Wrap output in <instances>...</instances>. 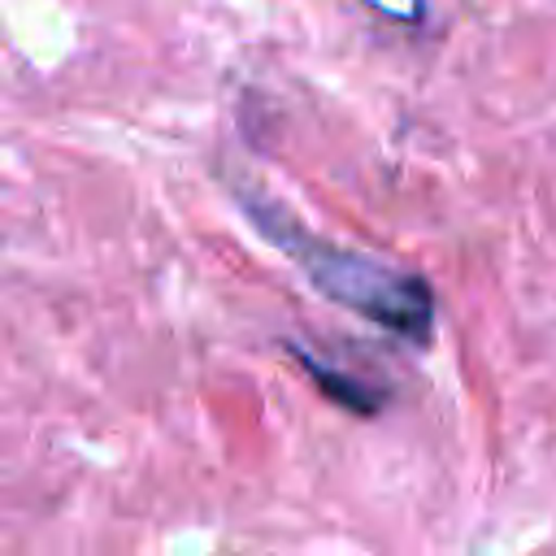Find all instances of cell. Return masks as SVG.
<instances>
[{
  "instance_id": "1",
  "label": "cell",
  "mask_w": 556,
  "mask_h": 556,
  "mask_svg": "<svg viewBox=\"0 0 556 556\" xmlns=\"http://www.w3.org/2000/svg\"><path fill=\"white\" fill-rule=\"evenodd\" d=\"M239 204L248 208L256 230L265 239H274V248H282L326 300L361 313L365 321H378L382 330H391V334H400L408 343H430L434 291H430V282L421 274H404V269L382 265L369 252L317 239L300 222H291L282 213V204H269V200H261L252 191H239Z\"/></svg>"
},
{
  "instance_id": "2",
  "label": "cell",
  "mask_w": 556,
  "mask_h": 556,
  "mask_svg": "<svg viewBox=\"0 0 556 556\" xmlns=\"http://www.w3.org/2000/svg\"><path fill=\"white\" fill-rule=\"evenodd\" d=\"M282 348H287L291 361H300V369L308 374V382H313L330 404H339V408H348V413H356V417L382 413L387 391H378L374 382H361V378H352V374H343V369H330L326 361H317V356H313L308 348H300V343H282Z\"/></svg>"
},
{
  "instance_id": "3",
  "label": "cell",
  "mask_w": 556,
  "mask_h": 556,
  "mask_svg": "<svg viewBox=\"0 0 556 556\" xmlns=\"http://www.w3.org/2000/svg\"><path fill=\"white\" fill-rule=\"evenodd\" d=\"M365 4L378 9V13H387V17H400V22L421 17V0H365Z\"/></svg>"
}]
</instances>
